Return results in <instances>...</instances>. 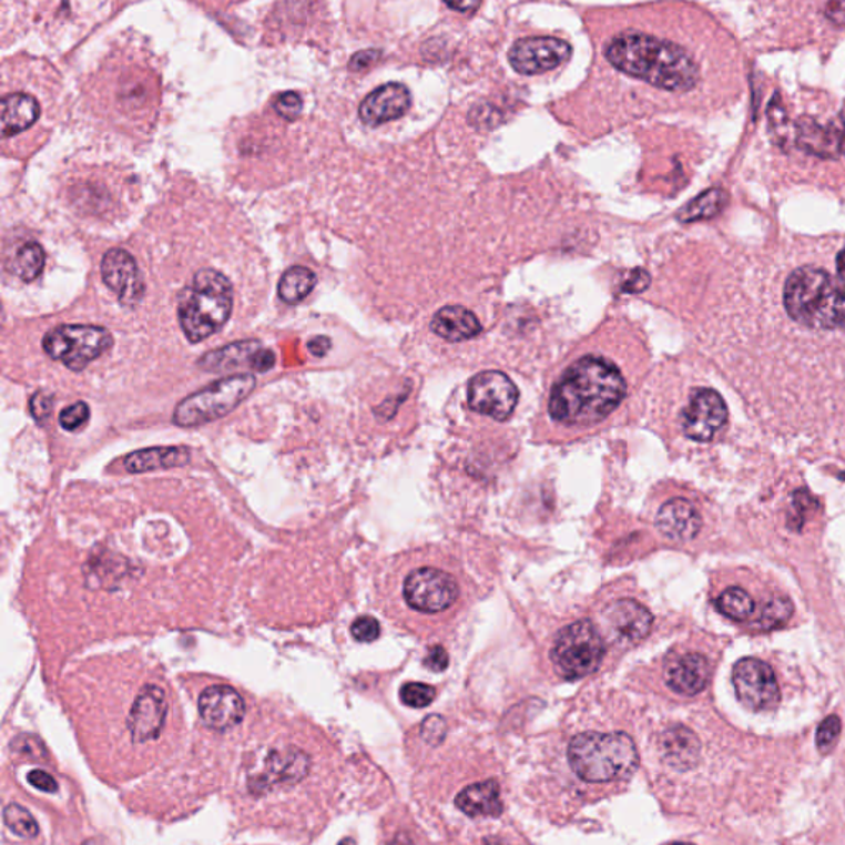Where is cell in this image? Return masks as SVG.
<instances>
[{
    "label": "cell",
    "mask_w": 845,
    "mask_h": 845,
    "mask_svg": "<svg viewBox=\"0 0 845 845\" xmlns=\"http://www.w3.org/2000/svg\"><path fill=\"white\" fill-rule=\"evenodd\" d=\"M627 397L620 368L604 357L587 355L563 371L550 394L553 420L567 426L597 425L610 417Z\"/></svg>",
    "instance_id": "cell-1"
},
{
    "label": "cell",
    "mask_w": 845,
    "mask_h": 845,
    "mask_svg": "<svg viewBox=\"0 0 845 845\" xmlns=\"http://www.w3.org/2000/svg\"><path fill=\"white\" fill-rule=\"evenodd\" d=\"M607 60L621 73L668 91L699 83V67L682 47L648 33L623 32L607 47Z\"/></svg>",
    "instance_id": "cell-2"
},
{
    "label": "cell",
    "mask_w": 845,
    "mask_h": 845,
    "mask_svg": "<svg viewBox=\"0 0 845 845\" xmlns=\"http://www.w3.org/2000/svg\"><path fill=\"white\" fill-rule=\"evenodd\" d=\"M784 307L791 319L810 329H845V283L824 269L803 266L784 284Z\"/></svg>",
    "instance_id": "cell-3"
},
{
    "label": "cell",
    "mask_w": 845,
    "mask_h": 845,
    "mask_svg": "<svg viewBox=\"0 0 845 845\" xmlns=\"http://www.w3.org/2000/svg\"><path fill=\"white\" fill-rule=\"evenodd\" d=\"M232 310V283L216 269L204 268L195 273L194 279L179 296V324L192 344L218 333L228 323Z\"/></svg>",
    "instance_id": "cell-4"
},
{
    "label": "cell",
    "mask_w": 845,
    "mask_h": 845,
    "mask_svg": "<svg viewBox=\"0 0 845 845\" xmlns=\"http://www.w3.org/2000/svg\"><path fill=\"white\" fill-rule=\"evenodd\" d=\"M568 762L588 783L627 780L639 765L638 750L627 733H580L568 745Z\"/></svg>",
    "instance_id": "cell-5"
},
{
    "label": "cell",
    "mask_w": 845,
    "mask_h": 845,
    "mask_svg": "<svg viewBox=\"0 0 845 845\" xmlns=\"http://www.w3.org/2000/svg\"><path fill=\"white\" fill-rule=\"evenodd\" d=\"M255 387L256 378L252 374L220 378L208 387L184 398L175 407L172 420L184 428L220 420L238 408L252 395Z\"/></svg>",
    "instance_id": "cell-6"
},
{
    "label": "cell",
    "mask_w": 845,
    "mask_h": 845,
    "mask_svg": "<svg viewBox=\"0 0 845 845\" xmlns=\"http://www.w3.org/2000/svg\"><path fill=\"white\" fill-rule=\"evenodd\" d=\"M43 350L67 368L81 371L113 347L110 330L88 324H65L43 337Z\"/></svg>",
    "instance_id": "cell-7"
},
{
    "label": "cell",
    "mask_w": 845,
    "mask_h": 845,
    "mask_svg": "<svg viewBox=\"0 0 845 845\" xmlns=\"http://www.w3.org/2000/svg\"><path fill=\"white\" fill-rule=\"evenodd\" d=\"M604 652L607 648L597 627L590 621H578L557 635L552 662L562 678L574 681L593 674L600 668Z\"/></svg>",
    "instance_id": "cell-8"
},
{
    "label": "cell",
    "mask_w": 845,
    "mask_h": 845,
    "mask_svg": "<svg viewBox=\"0 0 845 845\" xmlns=\"http://www.w3.org/2000/svg\"><path fill=\"white\" fill-rule=\"evenodd\" d=\"M310 756L297 745L284 743L263 753L250 772L248 787L258 796L286 793L310 776Z\"/></svg>",
    "instance_id": "cell-9"
},
{
    "label": "cell",
    "mask_w": 845,
    "mask_h": 845,
    "mask_svg": "<svg viewBox=\"0 0 845 845\" xmlns=\"http://www.w3.org/2000/svg\"><path fill=\"white\" fill-rule=\"evenodd\" d=\"M167 720L169 702L165 692L159 685H145L124 716L121 739H126L133 750H147L162 740Z\"/></svg>",
    "instance_id": "cell-10"
},
{
    "label": "cell",
    "mask_w": 845,
    "mask_h": 845,
    "mask_svg": "<svg viewBox=\"0 0 845 845\" xmlns=\"http://www.w3.org/2000/svg\"><path fill=\"white\" fill-rule=\"evenodd\" d=\"M404 598L418 613H445L458 601L459 584L449 571L420 567L405 578Z\"/></svg>",
    "instance_id": "cell-11"
},
{
    "label": "cell",
    "mask_w": 845,
    "mask_h": 845,
    "mask_svg": "<svg viewBox=\"0 0 845 845\" xmlns=\"http://www.w3.org/2000/svg\"><path fill=\"white\" fill-rule=\"evenodd\" d=\"M732 681L739 701L753 712H768L780 704L775 672L760 659L745 658L736 662Z\"/></svg>",
    "instance_id": "cell-12"
},
{
    "label": "cell",
    "mask_w": 845,
    "mask_h": 845,
    "mask_svg": "<svg viewBox=\"0 0 845 845\" xmlns=\"http://www.w3.org/2000/svg\"><path fill=\"white\" fill-rule=\"evenodd\" d=\"M468 401L478 414L503 421L516 410L519 390L502 371H482L469 381Z\"/></svg>",
    "instance_id": "cell-13"
},
{
    "label": "cell",
    "mask_w": 845,
    "mask_h": 845,
    "mask_svg": "<svg viewBox=\"0 0 845 845\" xmlns=\"http://www.w3.org/2000/svg\"><path fill=\"white\" fill-rule=\"evenodd\" d=\"M571 45L556 37H529L517 40L509 52V62L517 73L542 74L567 63Z\"/></svg>",
    "instance_id": "cell-14"
},
{
    "label": "cell",
    "mask_w": 845,
    "mask_h": 845,
    "mask_svg": "<svg viewBox=\"0 0 845 845\" xmlns=\"http://www.w3.org/2000/svg\"><path fill=\"white\" fill-rule=\"evenodd\" d=\"M726 418L729 410L719 391L698 388L682 411V431L694 441H710L725 426Z\"/></svg>",
    "instance_id": "cell-15"
},
{
    "label": "cell",
    "mask_w": 845,
    "mask_h": 845,
    "mask_svg": "<svg viewBox=\"0 0 845 845\" xmlns=\"http://www.w3.org/2000/svg\"><path fill=\"white\" fill-rule=\"evenodd\" d=\"M103 282L123 306L134 307L144 296V282L136 259L126 250L113 248L101 259Z\"/></svg>",
    "instance_id": "cell-16"
},
{
    "label": "cell",
    "mask_w": 845,
    "mask_h": 845,
    "mask_svg": "<svg viewBox=\"0 0 845 845\" xmlns=\"http://www.w3.org/2000/svg\"><path fill=\"white\" fill-rule=\"evenodd\" d=\"M198 713L205 725L225 732L242 722L246 705L242 695L230 685H212L198 698Z\"/></svg>",
    "instance_id": "cell-17"
},
{
    "label": "cell",
    "mask_w": 845,
    "mask_h": 845,
    "mask_svg": "<svg viewBox=\"0 0 845 845\" xmlns=\"http://www.w3.org/2000/svg\"><path fill=\"white\" fill-rule=\"evenodd\" d=\"M411 94L405 84L387 83L371 91L358 108V116L367 126H380L407 114Z\"/></svg>",
    "instance_id": "cell-18"
},
{
    "label": "cell",
    "mask_w": 845,
    "mask_h": 845,
    "mask_svg": "<svg viewBox=\"0 0 845 845\" xmlns=\"http://www.w3.org/2000/svg\"><path fill=\"white\" fill-rule=\"evenodd\" d=\"M710 662L699 652L678 655L665 668V682L671 691L681 695L701 694L710 681Z\"/></svg>",
    "instance_id": "cell-19"
},
{
    "label": "cell",
    "mask_w": 845,
    "mask_h": 845,
    "mask_svg": "<svg viewBox=\"0 0 845 845\" xmlns=\"http://www.w3.org/2000/svg\"><path fill=\"white\" fill-rule=\"evenodd\" d=\"M655 523H658L659 532L668 539L674 542H688L701 532L702 517L691 500L675 497L661 507Z\"/></svg>",
    "instance_id": "cell-20"
},
{
    "label": "cell",
    "mask_w": 845,
    "mask_h": 845,
    "mask_svg": "<svg viewBox=\"0 0 845 845\" xmlns=\"http://www.w3.org/2000/svg\"><path fill=\"white\" fill-rule=\"evenodd\" d=\"M611 631L627 644L642 641L652 630V614L635 600H620L607 608Z\"/></svg>",
    "instance_id": "cell-21"
},
{
    "label": "cell",
    "mask_w": 845,
    "mask_h": 845,
    "mask_svg": "<svg viewBox=\"0 0 845 845\" xmlns=\"http://www.w3.org/2000/svg\"><path fill=\"white\" fill-rule=\"evenodd\" d=\"M659 750L664 762L681 772L694 768L701 759V742L688 726H672L665 730L659 740Z\"/></svg>",
    "instance_id": "cell-22"
},
{
    "label": "cell",
    "mask_w": 845,
    "mask_h": 845,
    "mask_svg": "<svg viewBox=\"0 0 845 845\" xmlns=\"http://www.w3.org/2000/svg\"><path fill=\"white\" fill-rule=\"evenodd\" d=\"M431 330L448 343L475 339L482 333L475 313L462 306H446L432 316Z\"/></svg>",
    "instance_id": "cell-23"
},
{
    "label": "cell",
    "mask_w": 845,
    "mask_h": 845,
    "mask_svg": "<svg viewBox=\"0 0 845 845\" xmlns=\"http://www.w3.org/2000/svg\"><path fill=\"white\" fill-rule=\"evenodd\" d=\"M191 461V451L184 446H165L131 452L124 458L123 466L131 475L157 471V469L181 468Z\"/></svg>",
    "instance_id": "cell-24"
},
{
    "label": "cell",
    "mask_w": 845,
    "mask_h": 845,
    "mask_svg": "<svg viewBox=\"0 0 845 845\" xmlns=\"http://www.w3.org/2000/svg\"><path fill=\"white\" fill-rule=\"evenodd\" d=\"M262 349V344L258 340H240V343H233L230 346L220 347V349L205 354L197 362V365L202 370L213 371V374L235 370V368L242 367H248L253 370L256 355Z\"/></svg>",
    "instance_id": "cell-25"
},
{
    "label": "cell",
    "mask_w": 845,
    "mask_h": 845,
    "mask_svg": "<svg viewBox=\"0 0 845 845\" xmlns=\"http://www.w3.org/2000/svg\"><path fill=\"white\" fill-rule=\"evenodd\" d=\"M456 806L469 817H497L502 814L500 786L497 781L471 784L456 797Z\"/></svg>",
    "instance_id": "cell-26"
},
{
    "label": "cell",
    "mask_w": 845,
    "mask_h": 845,
    "mask_svg": "<svg viewBox=\"0 0 845 845\" xmlns=\"http://www.w3.org/2000/svg\"><path fill=\"white\" fill-rule=\"evenodd\" d=\"M40 104L29 93H10L2 100V136L12 138L39 121Z\"/></svg>",
    "instance_id": "cell-27"
},
{
    "label": "cell",
    "mask_w": 845,
    "mask_h": 845,
    "mask_svg": "<svg viewBox=\"0 0 845 845\" xmlns=\"http://www.w3.org/2000/svg\"><path fill=\"white\" fill-rule=\"evenodd\" d=\"M317 278L314 272L306 266H293L286 269L278 283L279 299L287 304H297L306 299L314 287Z\"/></svg>",
    "instance_id": "cell-28"
},
{
    "label": "cell",
    "mask_w": 845,
    "mask_h": 845,
    "mask_svg": "<svg viewBox=\"0 0 845 845\" xmlns=\"http://www.w3.org/2000/svg\"><path fill=\"white\" fill-rule=\"evenodd\" d=\"M726 201L729 197L723 189H710L682 207L678 213V220L682 223H694L713 218L725 208Z\"/></svg>",
    "instance_id": "cell-29"
},
{
    "label": "cell",
    "mask_w": 845,
    "mask_h": 845,
    "mask_svg": "<svg viewBox=\"0 0 845 845\" xmlns=\"http://www.w3.org/2000/svg\"><path fill=\"white\" fill-rule=\"evenodd\" d=\"M45 268V252L37 242H29L20 246L12 263V273L23 283H33Z\"/></svg>",
    "instance_id": "cell-30"
},
{
    "label": "cell",
    "mask_w": 845,
    "mask_h": 845,
    "mask_svg": "<svg viewBox=\"0 0 845 845\" xmlns=\"http://www.w3.org/2000/svg\"><path fill=\"white\" fill-rule=\"evenodd\" d=\"M716 610L733 621H745L755 611V601L742 588L732 587L723 591L715 601Z\"/></svg>",
    "instance_id": "cell-31"
},
{
    "label": "cell",
    "mask_w": 845,
    "mask_h": 845,
    "mask_svg": "<svg viewBox=\"0 0 845 845\" xmlns=\"http://www.w3.org/2000/svg\"><path fill=\"white\" fill-rule=\"evenodd\" d=\"M791 614H793V604L787 598H773L763 608L756 627L762 628V630H775V628L786 624Z\"/></svg>",
    "instance_id": "cell-32"
},
{
    "label": "cell",
    "mask_w": 845,
    "mask_h": 845,
    "mask_svg": "<svg viewBox=\"0 0 845 845\" xmlns=\"http://www.w3.org/2000/svg\"><path fill=\"white\" fill-rule=\"evenodd\" d=\"M3 821L10 831L20 837H35L39 834V826L29 811L23 810L19 804H9L3 810Z\"/></svg>",
    "instance_id": "cell-33"
},
{
    "label": "cell",
    "mask_w": 845,
    "mask_h": 845,
    "mask_svg": "<svg viewBox=\"0 0 845 845\" xmlns=\"http://www.w3.org/2000/svg\"><path fill=\"white\" fill-rule=\"evenodd\" d=\"M829 136V131L804 123L803 130L800 133V142L804 149H810L814 154L834 155L833 149L837 147V145L836 142L827 141Z\"/></svg>",
    "instance_id": "cell-34"
},
{
    "label": "cell",
    "mask_w": 845,
    "mask_h": 845,
    "mask_svg": "<svg viewBox=\"0 0 845 845\" xmlns=\"http://www.w3.org/2000/svg\"><path fill=\"white\" fill-rule=\"evenodd\" d=\"M400 698L401 702L411 709H425L435 701L436 691L431 685L410 682V684H405L401 688Z\"/></svg>",
    "instance_id": "cell-35"
},
{
    "label": "cell",
    "mask_w": 845,
    "mask_h": 845,
    "mask_svg": "<svg viewBox=\"0 0 845 845\" xmlns=\"http://www.w3.org/2000/svg\"><path fill=\"white\" fill-rule=\"evenodd\" d=\"M841 730H843V723L837 715L827 716L816 733L817 750L823 753H829L837 745V740L841 736Z\"/></svg>",
    "instance_id": "cell-36"
},
{
    "label": "cell",
    "mask_w": 845,
    "mask_h": 845,
    "mask_svg": "<svg viewBox=\"0 0 845 845\" xmlns=\"http://www.w3.org/2000/svg\"><path fill=\"white\" fill-rule=\"evenodd\" d=\"M88 420H90V407L84 401H77V404L60 411V426L67 431H77V429L83 428Z\"/></svg>",
    "instance_id": "cell-37"
},
{
    "label": "cell",
    "mask_w": 845,
    "mask_h": 845,
    "mask_svg": "<svg viewBox=\"0 0 845 845\" xmlns=\"http://www.w3.org/2000/svg\"><path fill=\"white\" fill-rule=\"evenodd\" d=\"M275 110L286 121H294L303 113V98L294 91H284L275 101Z\"/></svg>",
    "instance_id": "cell-38"
},
{
    "label": "cell",
    "mask_w": 845,
    "mask_h": 845,
    "mask_svg": "<svg viewBox=\"0 0 845 845\" xmlns=\"http://www.w3.org/2000/svg\"><path fill=\"white\" fill-rule=\"evenodd\" d=\"M350 633H353L355 641L371 642L380 635V624L375 618L360 617L354 621Z\"/></svg>",
    "instance_id": "cell-39"
},
{
    "label": "cell",
    "mask_w": 845,
    "mask_h": 845,
    "mask_svg": "<svg viewBox=\"0 0 845 845\" xmlns=\"http://www.w3.org/2000/svg\"><path fill=\"white\" fill-rule=\"evenodd\" d=\"M421 736L428 745L438 746L446 736V722L442 716L431 715L423 722Z\"/></svg>",
    "instance_id": "cell-40"
},
{
    "label": "cell",
    "mask_w": 845,
    "mask_h": 845,
    "mask_svg": "<svg viewBox=\"0 0 845 845\" xmlns=\"http://www.w3.org/2000/svg\"><path fill=\"white\" fill-rule=\"evenodd\" d=\"M53 398L45 391H37L32 398H30V414L37 421H45L52 414Z\"/></svg>",
    "instance_id": "cell-41"
},
{
    "label": "cell",
    "mask_w": 845,
    "mask_h": 845,
    "mask_svg": "<svg viewBox=\"0 0 845 845\" xmlns=\"http://www.w3.org/2000/svg\"><path fill=\"white\" fill-rule=\"evenodd\" d=\"M649 284H651V276H649L644 269H634V272L628 276L623 286H621V291L630 294L642 293V291L648 289Z\"/></svg>",
    "instance_id": "cell-42"
},
{
    "label": "cell",
    "mask_w": 845,
    "mask_h": 845,
    "mask_svg": "<svg viewBox=\"0 0 845 845\" xmlns=\"http://www.w3.org/2000/svg\"><path fill=\"white\" fill-rule=\"evenodd\" d=\"M449 664V655L441 645H435L429 649L428 655L425 659V665L431 669L432 672H442Z\"/></svg>",
    "instance_id": "cell-43"
},
{
    "label": "cell",
    "mask_w": 845,
    "mask_h": 845,
    "mask_svg": "<svg viewBox=\"0 0 845 845\" xmlns=\"http://www.w3.org/2000/svg\"><path fill=\"white\" fill-rule=\"evenodd\" d=\"M380 57H381L380 50H364V52L355 53L353 59H350L349 70L350 71L367 70L368 67H371L374 65V63H377L378 60H380Z\"/></svg>",
    "instance_id": "cell-44"
},
{
    "label": "cell",
    "mask_w": 845,
    "mask_h": 845,
    "mask_svg": "<svg viewBox=\"0 0 845 845\" xmlns=\"http://www.w3.org/2000/svg\"><path fill=\"white\" fill-rule=\"evenodd\" d=\"M29 783L37 790L45 791V793H55L57 781L49 773L42 772V770H33L29 775Z\"/></svg>",
    "instance_id": "cell-45"
},
{
    "label": "cell",
    "mask_w": 845,
    "mask_h": 845,
    "mask_svg": "<svg viewBox=\"0 0 845 845\" xmlns=\"http://www.w3.org/2000/svg\"><path fill=\"white\" fill-rule=\"evenodd\" d=\"M307 349L316 357H324L330 350V339L324 336L314 337L307 343Z\"/></svg>",
    "instance_id": "cell-46"
},
{
    "label": "cell",
    "mask_w": 845,
    "mask_h": 845,
    "mask_svg": "<svg viewBox=\"0 0 845 845\" xmlns=\"http://www.w3.org/2000/svg\"><path fill=\"white\" fill-rule=\"evenodd\" d=\"M826 16L837 26H845V2L829 3L826 7Z\"/></svg>",
    "instance_id": "cell-47"
},
{
    "label": "cell",
    "mask_w": 845,
    "mask_h": 845,
    "mask_svg": "<svg viewBox=\"0 0 845 845\" xmlns=\"http://www.w3.org/2000/svg\"><path fill=\"white\" fill-rule=\"evenodd\" d=\"M446 6H448L449 9L461 10V12L469 13V12H472V10L478 9V7L481 6V3H479V2H466V3H451V2H448V3H446Z\"/></svg>",
    "instance_id": "cell-48"
},
{
    "label": "cell",
    "mask_w": 845,
    "mask_h": 845,
    "mask_svg": "<svg viewBox=\"0 0 845 845\" xmlns=\"http://www.w3.org/2000/svg\"><path fill=\"white\" fill-rule=\"evenodd\" d=\"M837 278L845 283V248L837 256Z\"/></svg>",
    "instance_id": "cell-49"
},
{
    "label": "cell",
    "mask_w": 845,
    "mask_h": 845,
    "mask_svg": "<svg viewBox=\"0 0 845 845\" xmlns=\"http://www.w3.org/2000/svg\"><path fill=\"white\" fill-rule=\"evenodd\" d=\"M340 845H354V841L346 839V841H343V843H340Z\"/></svg>",
    "instance_id": "cell-50"
},
{
    "label": "cell",
    "mask_w": 845,
    "mask_h": 845,
    "mask_svg": "<svg viewBox=\"0 0 845 845\" xmlns=\"http://www.w3.org/2000/svg\"><path fill=\"white\" fill-rule=\"evenodd\" d=\"M674 845H692V844H674Z\"/></svg>",
    "instance_id": "cell-51"
}]
</instances>
